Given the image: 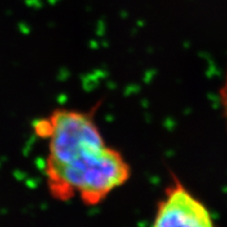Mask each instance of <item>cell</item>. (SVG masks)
<instances>
[{"label": "cell", "mask_w": 227, "mask_h": 227, "mask_svg": "<svg viewBox=\"0 0 227 227\" xmlns=\"http://www.w3.org/2000/svg\"><path fill=\"white\" fill-rule=\"evenodd\" d=\"M33 128L47 142L43 175L48 194L57 201L78 198L96 206L131 178V166L106 144L93 110L59 107L35 120Z\"/></svg>", "instance_id": "1"}, {"label": "cell", "mask_w": 227, "mask_h": 227, "mask_svg": "<svg viewBox=\"0 0 227 227\" xmlns=\"http://www.w3.org/2000/svg\"><path fill=\"white\" fill-rule=\"evenodd\" d=\"M153 227H216L203 202L174 178L158 203Z\"/></svg>", "instance_id": "2"}, {"label": "cell", "mask_w": 227, "mask_h": 227, "mask_svg": "<svg viewBox=\"0 0 227 227\" xmlns=\"http://www.w3.org/2000/svg\"><path fill=\"white\" fill-rule=\"evenodd\" d=\"M220 101H221V105H222L224 116H225L227 121V72L225 76V80H224L223 85L220 90Z\"/></svg>", "instance_id": "3"}]
</instances>
